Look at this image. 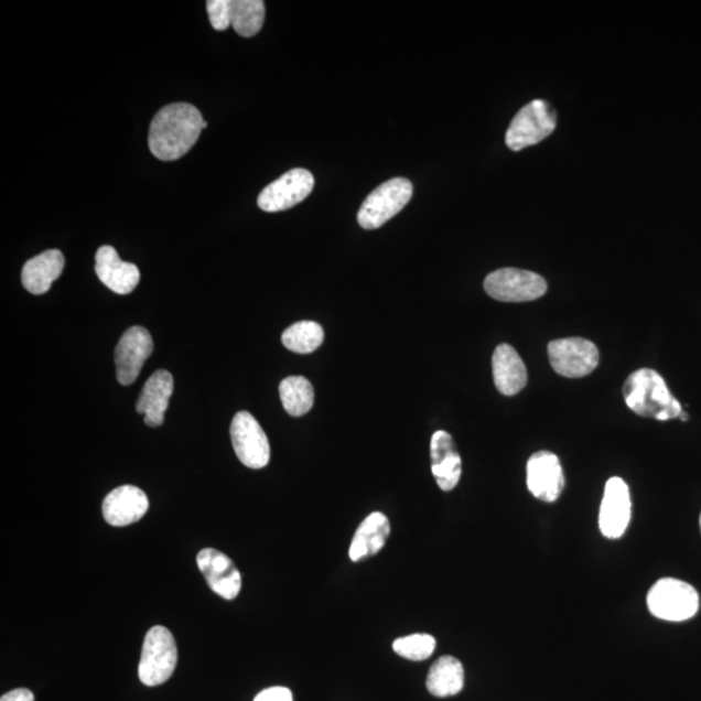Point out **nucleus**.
Instances as JSON below:
<instances>
[{"instance_id": "f257e3e1", "label": "nucleus", "mask_w": 701, "mask_h": 701, "mask_svg": "<svg viewBox=\"0 0 701 701\" xmlns=\"http://www.w3.org/2000/svg\"><path fill=\"white\" fill-rule=\"evenodd\" d=\"M206 128L207 122L193 105L173 104L160 109L150 127L152 155L163 162H173L186 155Z\"/></svg>"}, {"instance_id": "f03ea898", "label": "nucleus", "mask_w": 701, "mask_h": 701, "mask_svg": "<svg viewBox=\"0 0 701 701\" xmlns=\"http://www.w3.org/2000/svg\"><path fill=\"white\" fill-rule=\"evenodd\" d=\"M623 391L627 407L641 418L669 421L678 419L683 411L671 396L666 379L654 369L634 371L627 377Z\"/></svg>"}, {"instance_id": "7ed1b4c3", "label": "nucleus", "mask_w": 701, "mask_h": 701, "mask_svg": "<svg viewBox=\"0 0 701 701\" xmlns=\"http://www.w3.org/2000/svg\"><path fill=\"white\" fill-rule=\"evenodd\" d=\"M179 653L173 635L164 626H155L145 634L138 676L145 686L163 684L174 673Z\"/></svg>"}, {"instance_id": "20e7f679", "label": "nucleus", "mask_w": 701, "mask_h": 701, "mask_svg": "<svg viewBox=\"0 0 701 701\" xmlns=\"http://www.w3.org/2000/svg\"><path fill=\"white\" fill-rule=\"evenodd\" d=\"M647 605L653 616L671 623H681L697 615L699 595L689 583L662 579L648 591Z\"/></svg>"}, {"instance_id": "39448f33", "label": "nucleus", "mask_w": 701, "mask_h": 701, "mask_svg": "<svg viewBox=\"0 0 701 701\" xmlns=\"http://www.w3.org/2000/svg\"><path fill=\"white\" fill-rule=\"evenodd\" d=\"M557 129V114L549 101L536 99L518 111L507 130L506 143L513 151L538 144Z\"/></svg>"}, {"instance_id": "423d86ee", "label": "nucleus", "mask_w": 701, "mask_h": 701, "mask_svg": "<svg viewBox=\"0 0 701 701\" xmlns=\"http://www.w3.org/2000/svg\"><path fill=\"white\" fill-rule=\"evenodd\" d=\"M413 195L412 182L407 179H392L378 186L364 201L357 214L362 228L375 230L403 209Z\"/></svg>"}, {"instance_id": "0eeeda50", "label": "nucleus", "mask_w": 701, "mask_h": 701, "mask_svg": "<svg viewBox=\"0 0 701 701\" xmlns=\"http://www.w3.org/2000/svg\"><path fill=\"white\" fill-rule=\"evenodd\" d=\"M485 290L495 301L522 303L536 301L547 292L542 276L530 270L503 268L486 277Z\"/></svg>"}, {"instance_id": "6e6552de", "label": "nucleus", "mask_w": 701, "mask_h": 701, "mask_svg": "<svg viewBox=\"0 0 701 701\" xmlns=\"http://www.w3.org/2000/svg\"><path fill=\"white\" fill-rule=\"evenodd\" d=\"M549 357L553 370L567 378H581L593 374L601 359L594 343L584 338L552 341L549 345Z\"/></svg>"}, {"instance_id": "1a4fd4ad", "label": "nucleus", "mask_w": 701, "mask_h": 701, "mask_svg": "<svg viewBox=\"0 0 701 701\" xmlns=\"http://www.w3.org/2000/svg\"><path fill=\"white\" fill-rule=\"evenodd\" d=\"M230 435L233 449L240 463L251 467V470H261L268 465L270 459L269 441L265 430L251 413L242 411L234 416Z\"/></svg>"}, {"instance_id": "9d476101", "label": "nucleus", "mask_w": 701, "mask_h": 701, "mask_svg": "<svg viewBox=\"0 0 701 701\" xmlns=\"http://www.w3.org/2000/svg\"><path fill=\"white\" fill-rule=\"evenodd\" d=\"M315 179L310 171L296 168L268 185L259 195L258 206L269 214L295 207L312 193Z\"/></svg>"}, {"instance_id": "9b49d317", "label": "nucleus", "mask_w": 701, "mask_h": 701, "mask_svg": "<svg viewBox=\"0 0 701 701\" xmlns=\"http://www.w3.org/2000/svg\"><path fill=\"white\" fill-rule=\"evenodd\" d=\"M152 350L153 342L148 328L142 326L128 328L116 347L117 381L123 386L134 384L143 364L152 355Z\"/></svg>"}, {"instance_id": "f8f14e48", "label": "nucleus", "mask_w": 701, "mask_h": 701, "mask_svg": "<svg viewBox=\"0 0 701 701\" xmlns=\"http://www.w3.org/2000/svg\"><path fill=\"white\" fill-rule=\"evenodd\" d=\"M526 484L537 499L557 502L565 486L559 457L550 451L536 452L526 465Z\"/></svg>"}, {"instance_id": "ddd939ff", "label": "nucleus", "mask_w": 701, "mask_h": 701, "mask_svg": "<svg viewBox=\"0 0 701 701\" xmlns=\"http://www.w3.org/2000/svg\"><path fill=\"white\" fill-rule=\"evenodd\" d=\"M630 518L629 486L623 478L613 477L605 485L601 515H598V528L605 538L617 539L625 535Z\"/></svg>"}, {"instance_id": "4468645a", "label": "nucleus", "mask_w": 701, "mask_h": 701, "mask_svg": "<svg viewBox=\"0 0 701 701\" xmlns=\"http://www.w3.org/2000/svg\"><path fill=\"white\" fill-rule=\"evenodd\" d=\"M196 564L215 594L225 601L238 596L242 589V575L226 554L215 549H204L198 553Z\"/></svg>"}, {"instance_id": "2eb2a0df", "label": "nucleus", "mask_w": 701, "mask_h": 701, "mask_svg": "<svg viewBox=\"0 0 701 701\" xmlns=\"http://www.w3.org/2000/svg\"><path fill=\"white\" fill-rule=\"evenodd\" d=\"M149 498L141 488L120 486L106 496L101 513L105 520L117 528L140 521L148 514Z\"/></svg>"}, {"instance_id": "dca6fc26", "label": "nucleus", "mask_w": 701, "mask_h": 701, "mask_svg": "<svg viewBox=\"0 0 701 701\" xmlns=\"http://www.w3.org/2000/svg\"><path fill=\"white\" fill-rule=\"evenodd\" d=\"M430 456H432V473L443 492H452L462 478L463 462L460 456L454 438L447 432H436L430 443Z\"/></svg>"}, {"instance_id": "f3484780", "label": "nucleus", "mask_w": 701, "mask_h": 701, "mask_svg": "<svg viewBox=\"0 0 701 701\" xmlns=\"http://www.w3.org/2000/svg\"><path fill=\"white\" fill-rule=\"evenodd\" d=\"M95 260H97L95 272L99 280L116 294L128 295L140 283V269L131 262L122 261L114 247H100Z\"/></svg>"}, {"instance_id": "a211bd4d", "label": "nucleus", "mask_w": 701, "mask_h": 701, "mask_svg": "<svg viewBox=\"0 0 701 701\" xmlns=\"http://www.w3.org/2000/svg\"><path fill=\"white\" fill-rule=\"evenodd\" d=\"M173 377L168 370H158L144 384L137 412L144 416L145 425H163L164 414L173 393Z\"/></svg>"}, {"instance_id": "6ab92c4d", "label": "nucleus", "mask_w": 701, "mask_h": 701, "mask_svg": "<svg viewBox=\"0 0 701 701\" xmlns=\"http://www.w3.org/2000/svg\"><path fill=\"white\" fill-rule=\"evenodd\" d=\"M493 376L496 389L507 397L516 396L528 384V370L520 355L507 343L494 350Z\"/></svg>"}, {"instance_id": "aec40b11", "label": "nucleus", "mask_w": 701, "mask_h": 701, "mask_svg": "<svg viewBox=\"0 0 701 701\" xmlns=\"http://www.w3.org/2000/svg\"><path fill=\"white\" fill-rule=\"evenodd\" d=\"M391 535L389 518L381 513L370 514L357 528L350 542L348 557L354 562L375 557Z\"/></svg>"}, {"instance_id": "412c9836", "label": "nucleus", "mask_w": 701, "mask_h": 701, "mask_svg": "<svg viewBox=\"0 0 701 701\" xmlns=\"http://www.w3.org/2000/svg\"><path fill=\"white\" fill-rule=\"evenodd\" d=\"M64 255L58 250H48L26 261L21 273L24 288L34 295L45 294L54 281L63 273Z\"/></svg>"}, {"instance_id": "4be33fe9", "label": "nucleus", "mask_w": 701, "mask_h": 701, "mask_svg": "<svg viewBox=\"0 0 701 701\" xmlns=\"http://www.w3.org/2000/svg\"><path fill=\"white\" fill-rule=\"evenodd\" d=\"M464 682L463 664L454 656H442L430 667L427 689L436 698L454 697L462 692Z\"/></svg>"}, {"instance_id": "5701e85b", "label": "nucleus", "mask_w": 701, "mask_h": 701, "mask_svg": "<svg viewBox=\"0 0 701 701\" xmlns=\"http://www.w3.org/2000/svg\"><path fill=\"white\" fill-rule=\"evenodd\" d=\"M230 23L240 36L257 35L266 20V3L262 0H229Z\"/></svg>"}, {"instance_id": "b1692460", "label": "nucleus", "mask_w": 701, "mask_h": 701, "mask_svg": "<svg viewBox=\"0 0 701 701\" xmlns=\"http://www.w3.org/2000/svg\"><path fill=\"white\" fill-rule=\"evenodd\" d=\"M280 398L284 411L294 418L309 413L315 403V390L309 379L301 376L284 378L280 385Z\"/></svg>"}, {"instance_id": "393cba45", "label": "nucleus", "mask_w": 701, "mask_h": 701, "mask_svg": "<svg viewBox=\"0 0 701 701\" xmlns=\"http://www.w3.org/2000/svg\"><path fill=\"white\" fill-rule=\"evenodd\" d=\"M324 342V331L315 321H299L282 334L283 346L296 354H311Z\"/></svg>"}, {"instance_id": "a878e982", "label": "nucleus", "mask_w": 701, "mask_h": 701, "mask_svg": "<svg viewBox=\"0 0 701 701\" xmlns=\"http://www.w3.org/2000/svg\"><path fill=\"white\" fill-rule=\"evenodd\" d=\"M435 647V638L429 634H412L392 643L393 653L411 661L428 660Z\"/></svg>"}, {"instance_id": "bb28decb", "label": "nucleus", "mask_w": 701, "mask_h": 701, "mask_svg": "<svg viewBox=\"0 0 701 701\" xmlns=\"http://www.w3.org/2000/svg\"><path fill=\"white\" fill-rule=\"evenodd\" d=\"M207 12L211 25L216 31L223 32L231 26L229 0H208Z\"/></svg>"}, {"instance_id": "cd10ccee", "label": "nucleus", "mask_w": 701, "mask_h": 701, "mask_svg": "<svg viewBox=\"0 0 701 701\" xmlns=\"http://www.w3.org/2000/svg\"><path fill=\"white\" fill-rule=\"evenodd\" d=\"M254 701H292V692L287 688H270L261 691Z\"/></svg>"}, {"instance_id": "c85d7f7f", "label": "nucleus", "mask_w": 701, "mask_h": 701, "mask_svg": "<svg viewBox=\"0 0 701 701\" xmlns=\"http://www.w3.org/2000/svg\"><path fill=\"white\" fill-rule=\"evenodd\" d=\"M0 701H34V695L31 690L17 689L4 693Z\"/></svg>"}, {"instance_id": "c756f323", "label": "nucleus", "mask_w": 701, "mask_h": 701, "mask_svg": "<svg viewBox=\"0 0 701 701\" xmlns=\"http://www.w3.org/2000/svg\"><path fill=\"white\" fill-rule=\"evenodd\" d=\"M679 418H681L683 421H688L689 420L688 413H686L683 411H682L681 416H679Z\"/></svg>"}, {"instance_id": "7c9ffc66", "label": "nucleus", "mask_w": 701, "mask_h": 701, "mask_svg": "<svg viewBox=\"0 0 701 701\" xmlns=\"http://www.w3.org/2000/svg\"><path fill=\"white\" fill-rule=\"evenodd\" d=\"M700 531H701V515H700Z\"/></svg>"}]
</instances>
